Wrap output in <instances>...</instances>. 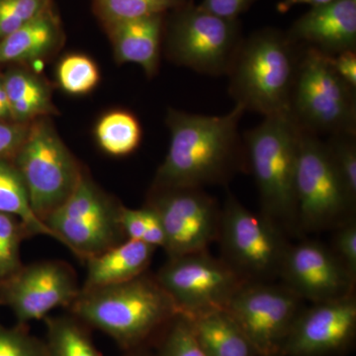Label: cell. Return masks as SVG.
I'll return each mask as SVG.
<instances>
[{
  "instance_id": "obj_1",
  "label": "cell",
  "mask_w": 356,
  "mask_h": 356,
  "mask_svg": "<svg viewBox=\"0 0 356 356\" xmlns=\"http://www.w3.org/2000/svg\"><path fill=\"white\" fill-rule=\"evenodd\" d=\"M245 110L236 104L228 114L207 116L168 110L170 140L156 172L154 189L224 184L245 163L238 124Z\"/></svg>"
},
{
  "instance_id": "obj_2",
  "label": "cell",
  "mask_w": 356,
  "mask_h": 356,
  "mask_svg": "<svg viewBox=\"0 0 356 356\" xmlns=\"http://www.w3.org/2000/svg\"><path fill=\"white\" fill-rule=\"evenodd\" d=\"M84 325L132 350L179 315L156 277L146 273L132 280L91 290H81L70 306Z\"/></svg>"
},
{
  "instance_id": "obj_3",
  "label": "cell",
  "mask_w": 356,
  "mask_h": 356,
  "mask_svg": "<svg viewBox=\"0 0 356 356\" xmlns=\"http://www.w3.org/2000/svg\"><path fill=\"white\" fill-rule=\"evenodd\" d=\"M299 50L287 33L271 28L243 40L228 72L236 104L264 117L290 114Z\"/></svg>"
},
{
  "instance_id": "obj_4",
  "label": "cell",
  "mask_w": 356,
  "mask_h": 356,
  "mask_svg": "<svg viewBox=\"0 0 356 356\" xmlns=\"http://www.w3.org/2000/svg\"><path fill=\"white\" fill-rule=\"evenodd\" d=\"M302 129L290 114L266 117L243 135L245 163L254 175L262 212L281 227H297L295 177Z\"/></svg>"
},
{
  "instance_id": "obj_5",
  "label": "cell",
  "mask_w": 356,
  "mask_h": 356,
  "mask_svg": "<svg viewBox=\"0 0 356 356\" xmlns=\"http://www.w3.org/2000/svg\"><path fill=\"white\" fill-rule=\"evenodd\" d=\"M11 161L22 177L35 214L43 222L70 197L83 175L50 117L29 124L24 142Z\"/></svg>"
},
{
  "instance_id": "obj_6",
  "label": "cell",
  "mask_w": 356,
  "mask_h": 356,
  "mask_svg": "<svg viewBox=\"0 0 356 356\" xmlns=\"http://www.w3.org/2000/svg\"><path fill=\"white\" fill-rule=\"evenodd\" d=\"M290 115L304 131L318 137L356 133L355 89L337 76L327 56L305 49L293 86Z\"/></svg>"
},
{
  "instance_id": "obj_7",
  "label": "cell",
  "mask_w": 356,
  "mask_h": 356,
  "mask_svg": "<svg viewBox=\"0 0 356 356\" xmlns=\"http://www.w3.org/2000/svg\"><path fill=\"white\" fill-rule=\"evenodd\" d=\"M219 240L222 259L247 282L280 277L290 243L282 227L264 213L247 209L229 196L221 210Z\"/></svg>"
},
{
  "instance_id": "obj_8",
  "label": "cell",
  "mask_w": 356,
  "mask_h": 356,
  "mask_svg": "<svg viewBox=\"0 0 356 356\" xmlns=\"http://www.w3.org/2000/svg\"><path fill=\"white\" fill-rule=\"evenodd\" d=\"M295 200L297 228L306 233L337 228L353 217L356 202L332 165L325 142L303 129L295 177Z\"/></svg>"
},
{
  "instance_id": "obj_9",
  "label": "cell",
  "mask_w": 356,
  "mask_h": 356,
  "mask_svg": "<svg viewBox=\"0 0 356 356\" xmlns=\"http://www.w3.org/2000/svg\"><path fill=\"white\" fill-rule=\"evenodd\" d=\"M122 207L83 172L70 197L44 222L58 243L86 261L126 240Z\"/></svg>"
},
{
  "instance_id": "obj_10",
  "label": "cell",
  "mask_w": 356,
  "mask_h": 356,
  "mask_svg": "<svg viewBox=\"0 0 356 356\" xmlns=\"http://www.w3.org/2000/svg\"><path fill=\"white\" fill-rule=\"evenodd\" d=\"M238 19L229 20L191 3L173 11L166 54L175 64L208 74H228L243 42Z\"/></svg>"
},
{
  "instance_id": "obj_11",
  "label": "cell",
  "mask_w": 356,
  "mask_h": 356,
  "mask_svg": "<svg viewBox=\"0 0 356 356\" xmlns=\"http://www.w3.org/2000/svg\"><path fill=\"white\" fill-rule=\"evenodd\" d=\"M156 280L172 300L178 314L188 318L226 309L247 282L208 250L170 257Z\"/></svg>"
},
{
  "instance_id": "obj_12",
  "label": "cell",
  "mask_w": 356,
  "mask_h": 356,
  "mask_svg": "<svg viewBox=\"0 0 356 356\" xmlns=\"http://www.w3.org/2000/svg\"><path fill=\"white\" fill-rule=\"evenodd\" d=\"M303 301L285 285L245 282L226 310L259 356H281Z\"/></svg>"
},
{
  "instance_id": "obj_13",
  "label": "cell",
  "mask_w": 356,
  "mask_h": 356,
  "mask_svg": "<svg viewBox=\"0 0 356 356\" xmlns=\"http://www.w3.org/2000/svg\"><path fill=\"white\" fill-rule=\"evenodd\" d=\"M147 204L163 224L168 257L207 250L217 240L222 208L202 188H152Z\"/></svg>"
},
{
  "instance_id": "obj_14",
  "label": "cell",
  "mask_w": 356,
  "mask_h": 356,
  "mask_svg": "<svg viewBox=\"0 0 356 356\" xmlns=\"http://www.w3.org/2000/svg\"><path fill=\"white\" fill-rule=\"evenodd\" d=\"M81 292L74 269L64 261L23 266L0 284V304L13 310L20 325L44 320L58 307H69Z\"/></svg>"
},
{
  "instance_id": "obj_15",
  "label": "cell",
  "mask_w": 356,
  "mask_h": 356,
  "mask_svg": "<svg viewBox=\"0 0 356 356\" xmlns=\"http://www.w3.org/2000/svg\"><path fill=\"white\" fill-rule=\"evenodd\" d=\"M280 277L300 298L314 304L350 296L356 283L331 248L315 241L289 245Z\"/></svg>"
},
{
  "instance_id": "obj_16",
  "label": "cell",
  "mask_w": 356,
  "mask_h": 356,
  "mask_svg": "<svg viewBox=\"0 0 356 356\" xmlns=\"http://www.w3.org/2000/svg\"><path fill=\"white\" fill-rule=\"evenodd\" d=\"M356 331L355 294L302 309L281 356H327L350 346Z\"/></svg>"
},
{
  "instance_id": "obj_17",
  "label": "cell",
  "mask_w": 356,
  "mask_h": 356,
  "mask_svg": "<svg viewBox=\"0 0 356 356\" xmlns=\"http://www.w3.org/2000/svg\"><path fill=\"white\" fill-rule=\"evenodd\" d=\"M293 43L325 56L356 50V0L312 7L287 33Z\"/></svg>"
},
{
  "instance_id": "obj_18",
  "label": "cell",
  "mask_w": 356,
  "mask_h": 356,
  "mask_svg": "<svg viewBox=\"0 0 356 356\" xmlns=\"http://www.w3.org/2000/svg\"><path fill=\"white\" fill-rule=\"evenodd\" d=\"M103 27L118 64L140 65L149 77L158 72L165 15L118 21Z\"/></svg>"
},
{
  "instance_id": "obj_19",
  "label": "cell",
  "mask_w": 356,
  "mask_h": 356,
  "mask_svg": "<svg viewBox=\"0 0 356 356\" xmlns=\"http://www.w3.org/2000/svg\"><path fill=\"white\" fill-rule=\"evenodd\" d=\"M154 252L156 248L143 241L126 238L102 254L89 257L86 261L88 269L81 290L119 284L146 273Z\"/></svg>"
},
{
  "instance_id": "obj_20",
  "label": "cell",
  "mask_w": 356,
  "mask_h": 356,
  "mask_svg": "<svg viewBox=\"0 0 356 356\" xmlns=\"http://www.w3.org/2000/svg\"><path fill=\"white\" fill-rule=\"evenodd\" d=\"M63 40L62 23L53 7L0 41V64L42 60L57 51Z\"/></svg>"
},
{
  "instance_id": "obj_21",
  "label": "cell",
  "mask_w": 356,
  "mask_h": 356,
  "mask_svg": "<svg viewBox=\"0 0 356 356\" xmlns=\"http://www.w3.org/2000/svg\"><path fill=\"white\" fill-rule=\"evenodd\" d=\"M3 83L13 122L30 124L58 114L48 84L31 70L20 67L9 70L3 76Z\"/></svg>"
},
{
  "instance_id": "obj_22",
  "label": "cell",
  "mask_w": 356,
  "mask_h": 356,
  "mask_svg": "<svg viewBox=\"0 0 356 356\" xmlns=\"http://www.w3.org/2000/svg\"><path fill=\"white\" fill-rule=\"evenodd\" d=\"M194 334L207 356H259L226 309L193 318Z\"/></svg>"
},
{
  "instance_id": "obj_23",
  "label": "cell",
  "mask_w": 356,
  "mask_h": 356,
  "mask_svg": "<svg viewBox=\"0 0 356 356\" xmlns=\"http://www.w3.org/2000/svg\"><path fill=\"white\" fill-rule=\"evenodd\" d=\"M0 213L17 218L29 236L55 234L33 210L27 189L11 159H0Z\"/></svg>"
},
{
  "instance_id": "obj_24",
  "label": "cell",
  "mask_w": 356,
  "mask_h": 356,
  "mask_svg": "<svg viewBox=\"0 0 356 356\" xmlns=\"http://www.w3.org/2000/svg\"><path fill=\"white\" fill-rule=\"evenodd\" d=\"M46 356H103L86 325L74 315L47 317Z\"/></svg>"
},
{
  "instance_id": "obj_25",
  "label": "cell",
  "mask_w": 356,
  "mask_h": 356,
  "mask_svg": "<svg viewBox=\"0 0 356 356\" xmlns=\"http://www.w3.org/2000/svg\"><path fill=\"white\" fill-rule=\"evenodd\" d=\"M95 138L103 152L113 156H126L139 147L142 127L137 117L127 110L107 112L95 126Z\"/></svg>"
},
{
  "instance_id": "obj_26",
  "label": "cell",
  "mask_w": 356,
  "mask_h": 356,
  "mask_svg": "<svg viewBox=\"0 0 356 356\" xmlns=\"http://www.w3.org/2000/svg\"><path fill=\"white\" fill-rule=\"evenodd\" d=\"M96 17L102 25L118 21L165 15L188 4V0H91Z\"/></svg>"
},
{
  "instance_id": "obj_27",
  "label": "cell",
  "mask_w": 356,
  "mask_h": 356,
  "mask_svg": "<svg viewBox=\"0 0 356 356\" xmlns=\"http://www.w3.org/2000/svg\"><path fill=\"white\" fill-rule=\"evenodd\" d=\"M58 86L70 95H86L95 90L100 81V72L92 58L83 54H70L57 67Z\"/></svg>"
},
{
  "instance_id": "obj_28",
  "label": "cell",
  "mask_w": 356,
  "mask_h": 356,
  "mask_svg": "<svg viewBox=\"0 0 356 356\" xmlns=\"http://www.w3.org/2000/svg\"><path fill=\"white\" fill-rule=\"evenodd\" d=\"M356 133H337L325 142L332 165L356 201Z\"/></svg>"
},
{
  "instance_id": "obj_29",
  "label": "cell",
  "mask_w": 356,
  "mask_h": 356,
  "mask_svg": "<svg viewBox=\"0 0 356 356\" xmlns=\"http://www.w3.org/2000/svg\"><path fill=\"white\" fill-rule=\"evenodd\" d=\"M26 238L29 235L17 218L0 213V261L6 280L22 268L20 245Z\"/></svg>"
},
{
  "instance_id": "obj_30",
  "label": "cell",
  "mask_w": 356,
  "mask_h": 356,
  "mask_svg": "<svg viewBox=\"0 0 356 356\" xmlns=\"http://www.w3.org/2000/svg\"><path fill=\"white\" fill-rule=\"evenodd\" d=\"M51 8L53 0H0V41Z\"/></svg>"
},
{
  "instance_id": "obj_31",
  "label": "cell",
  "mask_w": 356,
  "mask_h": 356,
  "mask_svg": "<svg viewBox=\"0 0 356 356\" xmlns=\"http://www.w3.org/2000/svg\"><path fill=\"white\" fill-rule=\"evenodd\" d=\"M159 356H207L194 334L188 318L178 315L168 324Z\"/></svg>"
},
{
  "instance_id": "obj_32",
  "label": "cell",
  "mask_w": 356,
  "mask_h": 356,
  "mask_svg": "<svg viewBox=\"0 0 356 356\" xmlns=\"http://www.w3.org/2000/svg\"><path fill=\"white\" fill-rule=\"evenodd\" d=\"M0 356H46L43 341L31 336L23 325L8 327L0 325Z\"/></svg>"
},
{
  "instance_id": "obj_33",
  "label": "cell",
  "mask_w": 356,
  "mask_h": 356,
  "mask_svg": "<svg viewBox=\"0 0 356 356\" xmlns=\"http://www.w3.org/2000/svg\"><path fill=\"white\" fill-rule=\"evenodd\" d=\"M355 218L346 220L334 228L332 252L344 268L356 280V222Z\"/></svg>"
},
{
  "instance_id": "obj_34",
  "label": "cell",
  "mask_w": 356,
  "mask_h": 356,
  "mask_svg": "<svg viewBox=\"0 0 356 356\" xmlns=\"http://www.w3.org/2000/svg\"><path fill=\"white\" fill-rule=\"evenodd\" d=\"M29 124L0 120V159H13L24 142Z\"/></svg>"
},
{
  "instance_id": "obj_35",
  "label": "cell",
  "mask_w": 356,
  "mask_h": 356,
  "mask_svg": "<svg viewBox=\"0 0 356 356\" xmlns=\"http://www.w3.org/2000/svg\"><path fill=\"white\" fill-rule=\"evenodd\" d=\"M255 1L257 0H203L199 6L219 17L236 20Z\"/></svg>"
},
{
  "instance_id": "obj_36",
  "label": "cell",
  "mask_w": 356,
  "mask_h": 356,
  "mask_svg": "<svg viewBox=\"0 0 356 356\" xmlns=\"http://www.w3.org/2000/svg\"><path fill=\"white\" fill-rule=\"evenodd\" d=\"M327 58L337 76L356 89V51H346Z\"/></svg>"
},
{
  "instance_id": "obj_37",
  "label": "cell",
  "mask_w": 356,
  "mask_h": 356,
  "mask_svg": "<svg viewBox=\"0 0 356 356\" xmlns=\"http://www.w3.org/2000/svg\"><path fill=\"white\" fill-rule=\"evenodd\" d=\"M142 211L143 215H144L145 225H146L143 242L156 248H163L165 243V232H163V224H161L158 213L147 204L142 208Z\"/></svg>"
},
{
  "instance_id": "obj_38",
  "label": "cell",
  "mask_w": 356,
  "mask_h": 356,
  "mask_svg": "<svg viewBox=\"0 0 356 356\" xmlns=\"http://www.w3.org/2000/svg\"><path fill=\"white\" fill-rule=\"evenodd\" d=\"M120 222L126 238L143 241L146 225H145L142 208L129 209L123 206L121 209Z\"/></svg>"
},
{
  "instance_id": "obj_39",
  "label": "cell",
  "mask_w": 356,
  "mask_h": 356,
  "mask_svg": "<svg viewBox=\"0 0 356 356\" xmlns=\"http://www.w3.org/2000/svg\"><path fill=\"white\" fill-rule=\"evenodd\" d=\"M334 0H281L277 4V10L280 13H285L289 11L292 7L301 6V4H308L312 7L325 6V4L331 3Z\"/></svg>"
},
{
  "instance_id": "obj_40",
  "label": "cell",
  "mask_w": 356,
  "mask_h": 356,
  "mask_svg": "<svg viewBox=\"0 0 356 356\" xmlns=\"http://www.w3.org/2000/svg\"><path fill=\"white\" fill-rule=\"evenodd\" d=\"M0 105H1V106L6 107V108L9 110L6 89H4L3 76H0Z\"/></svg>"
},
{
  "instance_id": "obj_41",
  "label": "cell",
  "mask_w": 356,
  "mask_h": 356,
  "mask_svg": "<svg viewBox=\"0 0 356 356\" xmlns=\"http://www.w3.org/2000/svg\"><path fill=\"white\" fill-rule=\"evenodd\" d=\"M6 280V274H4L3 268H2L1 261H0V284Z\"/></svg>"
},
{
  "instance_id": "obj_42",
  "label": "cell",
  "mask_w": 356,
  "mask_h": 356,
  "mask_svg": "<svg viewBox=\"0 0 356 356\" xmlns=\"http://www.w3.org/2000/svg\"><path fill=\"white\" fill-rule=\"evenodd\" d=\"M127 356H147V355H140V353H130V355H128Z\"/></svg>"
},
{
  "instance_id": "obj_43",
  "label": "cell",
  "mask_w": 356,
  "mask_h": 356,
  "mask_svg": "<svg viewBox=\"0 0 356 356\" xmlns=\"http://www.w3.org/2000/svg\"><path fill=\"white\" fill-rule=\"evenodd\" d=\"M0 305H1V304H0Z\"/></svg>"
}]
</instances>
